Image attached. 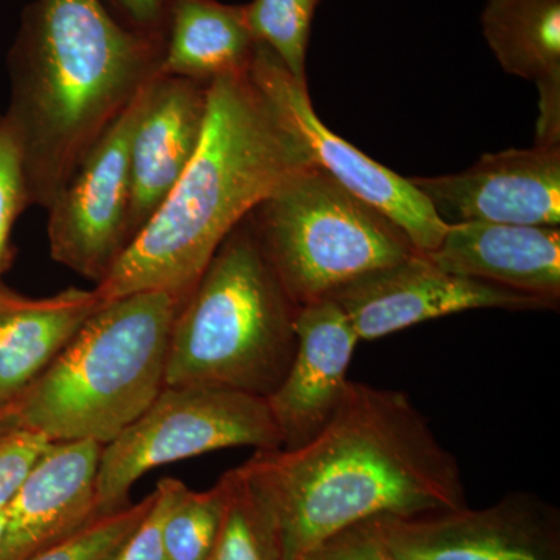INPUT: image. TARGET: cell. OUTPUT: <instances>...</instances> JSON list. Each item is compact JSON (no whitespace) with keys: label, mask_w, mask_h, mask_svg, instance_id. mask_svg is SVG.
Instances as JSON below:
<instances>
[{"label":"cell","mask_w":560,"mask_h":560,"mask_svg":"<svg viewBox=\"0 0 560 560\" xmlns=\"http://www.w3.org/2000/svg\"><path fill=\"white\" fill-rule=\"evenodd\" d=\"M238 469L267 501L285 560L370 518L467 506L458 460L410 396L366 383L349 382L311 441L256 452Z\"/></svg>","instance_id":"cell-1"},{"label":"cell","mask_w":560,"mask_h":560,"mask_svg":"<svg viewBox=\"0 0 560 560\" xmlns=\"http://www.w3.org/2000/svg\"><path fill=\"white\" fill-rule=\"evenodd\" d=\"M313 164L300 131L250 66L213 80L189 167L95 290L103 302L153 290L189 298L228 235Z\"/></svg>","instance_id":"cell-2"},{"label":"cell","mask_w":560,"mask_h":560,"mask_svg":"<svg viewBox=\"0 0 560 560\" xmlns=\"http://www.w3.org/2000/svg\"><path fill=\"white\" fill-rule=\"evenodd\" d=\"M164 38L117 21L103 0H33L9 55L3 114L31 206L49 209L106 128L160 77Z\"/></svg>","instance_id":"cell-3"},{"label":"cell","mask_w":560,"mask_h":560,"mask_svg":"<svg viewBox=\"0 0 560 560\" xmlns=\"http://www.w3.org/2000/svg\"><path fill=\"white\" fill-rule=\"evenodd\" d=\"M186 300L153 290L103 302L14 405L21 429L49 442L116 440L164 389L173 323Z\"/></svg>","instance_id":"cell-4"},{"label":"cell","mask_w":560,"mask_h":560,"mask_svg":"<svg viewBox=\"0 0 560 560\" xmlns=\"http://www.w3.org/2000/svg\"><path fill=\"white\" fill-rule=\"evenodd\" d=\"M298 312L246 217L180 305L165 386H213L268 399L293 361Z\"/></svg>","instance_id":"cell-5"},{"label":"cell","mask_w":560,"mask_h":560,"mask_svg":"<svg viewBox=\"0 0 560 560\" xmlns=\"http://www.w3.org/2000/svg\"><path fill=\"white\" fill-rule=\"evenodd\" d=\"M248 219L300 308L419 254L407 232L315 164L290 176Z\"/></svg>","instance_id":"cell-6"},{"label":"cell","mask_w":560,"mask_h":560,"mask_svg":"<svg viewBox=\"0 0 560 560\" xmlns=\"http://www.w3.org/2000/svg\"><path fill=\"white\" fill-rule=\"evenodd\" d=\"M234 447H282L267 399L213 386H164L130 427L102 445L97 514L128 506L132 486L150 470Z\"/></svg>","instance_id":"cell-7"},{"label":"cell","mask_w":560,"mask_h":560,"mask_svg":"<svg viewBox=\"0 0 560 560\" xmlns=\"http://www.w3.org/2000/svg\"><path fill=\"white\" fill-rule=\"evenodd\" d=\"M151 83L106 128L47 209L51 259L95 287L130 245L131 142Z\"/></svg>","instance_id":"cell-8"},{"label":"cell","mask_w":560,"mask_h":560,"mask_svg":"<svg viewBox=\"0 0 560 560\" xmlns=\"http://www.w3.org/2000/svg\"><path fill=\"white\" fill-rule=\"evenodd\" d=\"M375 518L399 560H560L559 510L533 493L482 510Z\"/></svg>","instance_id":"cell-9"},{"label":"cell","mask_w":560,"mask_h":560,"mask_svg":"<svg viewBox=\"0 0 560 560\" xmlns=\"http://www.w3.org/2000/svg\"><path fill=\"white\" fill-rule=\"evenodd\" d=\"M250 70L279 103L300 131L313 162L346 190L385 213L427 256L440 246L448 224L442 221L410 179L372 160L320 121L307 84L293 79L289 69L267 47L257 44Z\"/></svg>","instance_id":"cell-10"},{"label":"cell","mask_w":560,"mask_h":560,"mask_svg":"<svg viewBox=\"0 0 560 560\" xmlns=\"http://www.w3.org/2000/svg\"><path fill=\"white\" fill-rule=\"evenodd\" d=\"M330 300L346 313L360 341L460 312H558L560 305L442 270L422 254L353 280Z\"/></svg>","instance_id":"cell-11"},{"label":"cell","mask_w":560,"mask_h":560,"mask_svg":"<svg viewBox=\"0 0 560 560\" xmlns=\"http://www.w3.org/2000/svg\"><path fill=\"white\" fill-rule=\"evenodd\" d=\"M408 179L447 224H560V147L482 154L467 171Z\"/></svg>","instance_id":"cell-12"},{"label":"cell","mask_w":560,"mask_h":560,"mask_svg":"<svg viewBox=\"0 0 560 560\" xmlns=\"http://www.w3.org/2000/svg\"><path fill=\"white\" fill-rule=\"evenodd\" d=\"M296 350L285 377L268 397L282 440L296 448L315 438L340 407L359 335L330 298L301 307Z\"/></svg>","instance_id":"cell-13"},{"label":"cell","mask_w":560,"mask_h":560,"mask_svg":"<svg viewBox=\"0 0 560 560\" xmlns=\"http://www.w3.org/2000/svg\"><path fill=\"white\" fill-rule=\"evenodd\" d=\"M208 103L209 84L176 77H156L151 83L131 142L130 243L189 167L200 145Z\"/></svg>","instance_id":"cell-14"},{"label":"cell","mask_w":560,"mask_h":560,"mask_svg":"<svg viewBox=\"0 0 560 560\" xmlns=\"http://www.w3.org/2000/svg\"><path fill=\"white\" fill-rule=\"evenodd\" d=\"M102 445L50 442L3 511L0 560H28L97 514Z\"/></svg>","instance_id":"cell-15"},{"label":"cell","mask_w":560,"mask_h":560,"mask_svg":"<svg viewBox=\"0 0 560 560\" xmlns=\"http://www.w3.org/2000/svg\"><path fill=\"white\" fill-rule=\"evenodd\" d=\"M427 257L442 270L560 304L559 228L452 223Z\"/></svg>","instance_id":"cell-16"},{"label":"cell","mask_w":560,"mask_h":560,"mask_svg":"<svg viewBox=\"0 0 560 560\" xmlns=\"http://www.w3.org/2000/svg\"><path fill=\"white\" fill-rule=\"evenodd\" d=\"M102 305L95 289L40 300L0 293V408L21 400Z\"/></svg>","instance_id":"cell-17"},{"label":"cell","mask_w":560,"mask_h":560,"mask_svg":"<svg viewBox=\"0 0 560 560\" xmlns=\"http://www.w3.org/2000/svg\"><path fill=\"white\" fill-rule=\"evenodd\" d=\"M480 22L501 69L537 84L536 145L560 147V0H486Z\"/></svg>","instance_id":"cell-18"},{"label":"cell","mask_w":560,"mask_h":560,"mask_svg":"<svg viewBox=\"0 0 560 560\" xmlns=\"http://www.w3.org/2000/svg\"><path fill=\"white\" fill-rule=\"evenodd\" d=\"M256 49L243 5L172 0L160 77L210 84L220 77L246 72Z\"/></svg>","instance_id":"cell-19"},{"label":"cell","mask_w":560,"mask_h":560,"mask_svg":"<svg viewBox=\"0 0 560 560\" xmlns=\"http://www.w3.org/2000/svg\"><path fill=\"white\" fill-rule=\"evenodd\" d=\"M226 511L209 560H285L267 501L235 467L223 475Z\"/></svg>","instance_id":"cell-20"},{"label":"cell","mask_w":560,"mask_h":560,"mask_svg":"<svg viewBox=\"0 0 560 560\" xmlns=\"http://www.w3.org/2000/svg\"><path fill=\"white\" fill-rule=\"evenodd\" d=\"M224 511L223 478L202 492L180 481L162 529L165 560H209L220 537Z\"/></svg>","instance_id":"cell-21"},{"label":"cell","mask_w":560,"mask_h":560,"mask_svg":"<svg viewBox=\"0 0 560 560\" xmlns=\"http://www.w3.org/2000/svg\"><path fill=\"white\" fill-rule=\"evenodd\" d=\"M320 0H250L243 5L257 44L270 49L291 75L307 84V50Z\"/></svg>","instance_id":"cell-22"},{"label":"cell","mask_w":560,"mask_h":560,"mask_svg":"<svg viewBox=\"0 0 560 560\" xmlns=\"http://www.w3.org/2000/svg\"><path fill=\"white\" fill-rule=\"evenodd\" d=\"M153 501V493L119 511L95 515L90 522L55 541L28 560H113L138 528Z\"/></svg>","instance_id":"cell-23"},{"label":"cell","mask_w":560,"mask_h":560,"mask_svg":"<svg viewBox=\"0 0 560 560\" xmlns=\"http://www.w3.org/2000/svg\"><path fill=\"white\" fill-rule=\"evenodd\" d=\"M31 206L25 189L20 145L9 121L0 116V293L5 290L2 278L13 261L11 231L18 217Z\"/></svg>","instance_id":"cell-24"},{"label":"cell","mask_w":560,"mask_h":560,"mask_svg":"<svg viewBox=\"0 0 560 560\" xmlns=\"http://www.w3.org/2000/svg\"><path fill=\"white\" fill-rule=\"evenodd\" d=\"M300 560H399L389 550L377 518L359 522L331 534Z\"/></svg>","instance_id":"cell-25"},{"label":"cell","mask_w":560,"mask_h":560,"mask_svg":"<svg viewBox=\"0 0 560 560\" xmlns=\"http://www.w3.org/2000/svg\"><path fill=\"white\" fill-rule=\"evenodd\" d=\"M179 482L176 478H162L158 482L149 512L113 560H165L162 529Z\"/></svg>","instance_id":"cell-26"},{"label":"cell","mask_w":560,"mask_h":560,"mask_svg":"<svg viewBox=\"0 0 560 560\" xmlns=\"http://www.w3.org/2000/svg\"><path fill=\"white\" fill-rule=\"evenodd\" d=\"M50 442L31 430H18L0 441V512L5 511Z\"/></svg>","instance_id":"cell-27"},{"label":"cell","mask_w":560,"mask_h":560,"mask_svg":"<svg viewBox=\"0 0 560 560\" xmlns=\"http://www.w3.org/2000/svg\"><path fill=\"white\" fill-rule=\"evenodd\" d=\"M124 13L125 24L145 35L165 38L172 0H114Z\"/></svg>","instance_id":"cell-28"},{"label":"cell","mask_w":560,"mask_h":560,"mask_svg":"<svg viewBox=\"0 0 560 560\" xmlns=\"http://www.w3.org/2000/svg\"><path fill=\"white\" fill-rule=\"evenodd\" d=\"M18 430H21V423L14 407L0 408V441L5 440Z\"/></svg>","instance_id":"cell-29"},{"label":"cell","mask_w":560,"mask_h":560,"mask_svg":"<svg viewBox=\"0 0 560 560\" xmlns=\"http://www.w3.org/2000/svg\"><path fill=\"white\" fill-rule=\"evenodd\" d=\"M2 526H3V511L0 512V533H2Z\"/></svg>","instance_id":"cell-30"}]
</instances>
